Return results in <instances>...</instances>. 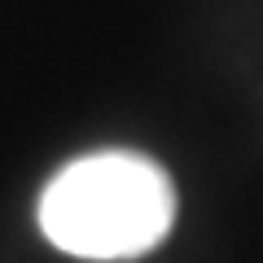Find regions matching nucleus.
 I'll list each match as a JSON object with an SVG mask.
<instances>
[{
    "label": "nucleus",
    "mask_w": 263,
    "mask_h": 263,
    "mask_svg": "<svg viewBox=\"0 0 263 263\" xmlns=\"http://www.w3.org/2000/svg\"><path fill=\"white\" fill-rule=\"evenodd\" d=\"M176 224V184L145 154L101 149L66 162L40 193V233L75 259L149 254Z\"/></svg>",
    "instance_id": "f257e3e1"
}]
</instances>
